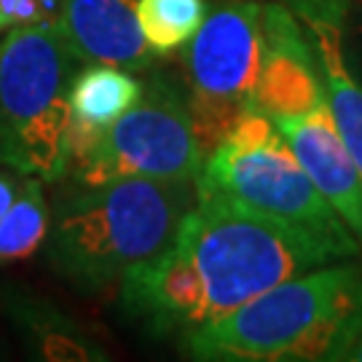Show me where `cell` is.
Instances as JSON below:
<instances>
[{
  "label": "cell",
  "mask_w": 362,
  "mask_h": 362,
  "mask_svg": "<svg viewBox=\"0 0 362 362\" xmlns=\"http://www.w3.org/2000/svg\"><path fill=\"white\" fill-rule=\"evenodd\" d=\"M59 0H0V19L6 27L52 19Z\"/></svg>",
  "instance_id": "15"
},
{
  "label": "cell",
  "mask_w": 362,
  "mask_h": 362,
  "mask_svg": "<svg viewBox=\"0 0 362 362\" xmlns=\"http://www.w3.org/2000/svg\"><path fill=\"white\" fill-rule=\"evenodd\" d=\"M169 247L185 260L204 300V322L239 309L290 276L338 263L336 250L196 177L194 204Z\"/></svg>",
  "instance_id": "2"
},
{
  "label": "cell",
  "mask_w": 362,
  "mask_h": 362,
  "mask_svg": "<svg viewBox=\"0 0 362 362\" xmlns=\"http://www.w3.org/2000/svg\"><path fill=\"white\" fill-rule=\"evenodd\" d=\"M204 153L180 86L153 76L124 116L100 132L86 156L70 167L78 185H100L121 177L196 182Z\"/></svg>",
  "instance_id": "5"
},
{
  "label": "cell",
  "mask_w": 362,
  "mask_h": 362,
  "mask_svg": "<svg viewBox=\"0 0 362 362\" xmlns=\"http://www.w3.org/2000/svg\"><path fill=\"white\" fill-rule=\"evenodd\" d=\"M185 103L207 158L252 107L263 57V3L226 0L185 43Z\"/></svg>",
  "instance_id": "6"
},
{
  "label": "cell",
  "mask_w": 362,
  "mask_h": 362,
  "mask_svg": "<svg viewBox=\"0 0 362 362\" xmlns=\"http://www.w3.org/2000/svg\"><path fill=\"white\" fill-rule=\"evenodd\" d=\"M49 233V207L38 177H27L13 204L0 215V260L33 255Z\"/></svg>",
  "instance_id": "13"
},
{
  "label": "cell",
  "mask_w": 362,
  "mask_h": 362,
  "mask_svg": "<svg viewBox=\"0 0 362 362\" xmlns=\"http://www.w3.org/2000/svg\"><path fill=\"white\" fill-rule=\"evenodd\" d=\"M341 360H351V362H362V330L357 333V338L351 341L349 346H346V351L341 354Z\"/></svg>",
  "instance_id": "18"
},
{
  "label": "cell",
  "mask_w": 362,
  "mask_h": 362,
  "mask_svg": "<svg viewBox=\"0 0 362 362\" xmlns=\"http://www.w3.org/2000/svg\"><path fill=\"white\" fill-rule=\"evenodd\" d=\"M207 0H137V22L153 54H172L194 38Z\"/></svg>",
  "instance_id": "14"
},
{
  "label": "cell",
  "mask_w": 362,
  "mask_h": 362,
  "mask_svg": "<svg viewBox=\"0 0 362 362\" xmlns=\"http://www.w3.org/2000/svg\"><path fill=\"white\" fill-rule=\"evenodd\" d=\"M274 124L314 188L336 209L362 247V177L333 124L327 100L306 116L279 118Z\"/></svg>",
  "instance_id": "10"
},
{
  "label": "cell",
  "mask_w": 362,
  "mask_h": 362,
  "mask_svg": "<svg viewBox=\"0 0 362 362\" xmlns=\"http://www.w3.org/2000/svg\"><path fill=\"white\" fill-rule=\"evenodd\" d=\"M362 330V269L325 263L250 298L239 309L182 333L191 360H341Z\"/></svg>",
  "instance_id": "1"
},
{
  "label": "cell",
  "mask_w": 362,
  "mask_h": 362,
  "mask_svg": "<svg viewBox=\"0 0 362 362\" xmlns=\"http://www.w3.org/2000/svg\"><path fill=\"white\" fill-rule=\"evenodd\" d=\"M196 182L121 177L59 199L46 233L54 272L83 293L118 282L172 242Z\"/></svg>",
  "instance_id": "3"
},
{
  "label": "cell",
  "mask_w": 362,
  "mask_h": 362,
  "mask_svg": "<svg viewBox=\"0 0 362 362\" xmlns=\"http://www.w3.org/2000/svg\"><path fill=\"white\" fill-rule=\"evenodd\" d=\"M349 6L351 0H287L311 43L333 124L362 177V81L349 67L344 49Z\"/></svg>",
  "instance_id": "9"
},
{
  "label": "cell",
  "mask_w": 362,
  "mask_h": 362,
  "mask_svg": "<svg viewBox=\"0 0 362 362\" xmlns=\"http://www.w3.org/2000/svg\"><path fill=\"white\" fill-rule=\"evenodd\" d=\"M143 94V83L129 76L124 67L86 65L73 76L67 105H70V129H67V172L81 156H86L94 140L105 127H110L118 116H124L137 97Z\"/></svg>",
  "instance_id": "12"
},
{
  "label": "cell",
  "mask_w": 362,
  "mask_h": 362,
  "mask_svg": "<svg viewBox=\"0 0 362 362\" xmlns=\"http://www.w3.org/2000/svg\"><path fill=\"white\" fill-rule=\"evenodd\" d=\"M344 49H346V59H349V65L360 67L362 70V13L357 16L351 6H349V16H346Z\"/></svg>",
  "instance_id": "16"
},
{
  "label": "cell",
  "mask_w": 362,
  "mask_h": 362,
  "mask_svg": "<svg viewBox=\"0 0 362 362\" xmlns=\"http://www.w3.org/2000/svg\"><path fill=\"white\" fill-rule=\"evenodd\" d=\"M16 194H19V185H16L8 175H0V215L11 207Z\"/></svg>",
  "instance_id": "17"
},
{
  "label": "cell",
  "mask_w": 362,
  "mask_h": 362,
  "mask_svg": "<svg viewBox=\"0 0 362 362\" xmlns=\"http://www.w3.org/2000/svg\"><path fill=\"white\" fill-rule=\"evenodd\" d=\"M76 57L57 22L16 25L0 40V167L40 182L67 175V91Z\"/></svg>",
  "instance_id": "4"
},
{
  "label": "cell",
  "mask_w": 362,
  "mask_h": 362,
  "mask_svg": "<svg viewBox=\"0 0 362 362\" xmlns=\"http://www.w3.org/2000/svg\"><path fill=\"white\" fill-rule=\"evenodd\" d=\"M199 177L247 207L317 236L330 250H336L341 260H354L362 252L354 233L314 188L282 134L274 143L252 151L218 145L204 158Z\"/></svg>",
  "instance_id": "7"
},
{
  "label": "cell",
  "mask_w": 362,
  "mask_h": 362,
  "mask_svg": "<svg viewBox=\"0 0 362 362\" xmlns=\"http://www.w3.org/2000/svg\"><path fill=\"white\" fill-rule=\"evenodd\" d=\"M54 22L78 62L124 70H148L153 62L137 0H59Z\"/></svg>",
  "instance_id": "11"
},
{
  "label": "cell",
  "mask_w": 362,
  "mask_h": 362,
  "mask_svg": "<svg viewBox=\"0 0 362 362\" xmlns=\"http://www.w3.org/2000/svg\"><path fill=\"white\" fill-rule=\"evenodd\" d=\"M325 103L320 67L296 13L287 3L263 6V57L252 107L279 121L311 113Z\"/></svg>",
  "instance_id": "8"
}]
</instances>
